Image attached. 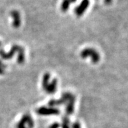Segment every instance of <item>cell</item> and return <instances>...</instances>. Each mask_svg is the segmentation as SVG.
Here are the masks:
<instances>
[{
    "label": "cell",
    "mask_w": 128,
    "mask_h": 128,
    "mask_svg": "<svg viewBox=\"0 0 128 128\" xmlns=\"http://www.w3.org/2000/svg\"><path fill=\"white\" fill-rule=\"evenodd\" d=\"M80 56L83 59H85L86 58L90 56V58H91L94 64L98 63L100 60V54L95 49L91 48H85L80 53Z\"/></svg>",
    "instance_id": "cell-1"
},
{
    "label": "cell",
    "mask_w": 128,
    "mask_h": 128,
    "mask_svg": "<svg viewBox=\"0 0 128 128\" xmlns=\"http://www.w3.org/2000/svg\"><path fill=\"white\" fill-rule=\"evenodd\" d=\"M33 127L34 121L29 114H24L17 124V128H33Z\"/></svg>",
    "instance_id": "cell-2"
},
{
    "label": "cell",
    "mask_w": 128,
    "mask_h": 128,
    "mask_svg": "<svg viewBox=\"0 0 128 128\" xmlns=\"http://www.w3.org/2000/svg\"><path fill=\"white\" fill-rule=\"evenodd\" d=\"M37 112L39 115H58L60 112L59 109L54 107H40L37 110Z\"/></svg>",
    "instance_id": "cell-3"
},
{
    "label": "cell",
    "mask_w": 128,
    "mask_h": 128,
    "mask_svg": "<svg viewBox=\"0 0 128 128\" xmlns=\"http://www.w3.org/2000/svg\"><path fill=\"white\" fill-rule=\"evenodd\" d=\"M90 5L89 0H82L77 7L75 8L74 10V13L77 16L80 17L83 15V14L85 12L86 10L88 8Z\"/></svg>",
    "instance_id": "cell-4"
},
{
    "label": "cell",
    "mask_w": 128,
    "mask_h": 128,
    "mask_svg": "<svg viewBox=\"0 0 128 128\" xmlns=\"http://www.w3.org/2000/svg\"><path fill=\"white\" fill-rule=\"evenodd\" d=\"M20 46L18 45H14L12 46V48L10 49V52H8V53H5L4 50H3L2 49H0V56L3 58L4 60H10L11 59L14 55L16 52L18 51V52L19 49H20Z\"/></svg>",
    "instance_id": "cell-5"
},
{
    "label": "cell",
    "mask_w": 128,
    "mask_h": 128,
    "mask_svg": "<svg viewBox=\"0 0 128 128\" xmlns=\"http://www.w3.org/2000/svg\"><path fill=\"white\" fill-rule=\"evenodd\" d=\"M10 15L12 18V26L15 28H18L20 27L21 24V18H20V14L18 11L16 10H14L10 12Z\"/></svg>",
    "instance_id": "cell-6"
},
{
    "label": "cell",
    "mask_w": 128,
    "mask_h": 128,
    "mask_svg": "<svg viewBox=\"0 0 128 128\" xmlns=\"http://www.w3.org/2000/svg\"><path fill=\"white\" fill-rule=\"evenodd\" d=\"M56 90H57V80L54 79L50 82L47 88H46L44 91L48 94H53L56 92Z\"/></svg>",
    "instance_id": "cell-7"
},
{
    "label": "cell",
    "mask_w": 128,
    "mask_h": 128,
    "mask_svg": "<svg viewBox=\"0 0 128 128\" xmlns=\"http://www.w3.org/2000/svg\"><path fill=\"white\" fill-rule=\"evenodd\" d=\"M24 61H25V54H24V49L20 46L18 50V56L17 62L19 64H22Z\"/></svg>",
    "instance_id": "cell-8"
},
{
    "label": "cell",
    "mask_w": 128,
    "mask_h": 128,
    "mask_svg": "<svg viewBox=\"0 0 128 128\" xmlns=\"http://www.w3.org/2000/svg\"><path fill=\"white\" fill-rule=\"evenodd\" d=\"M50 74L48 72H46L44 74L43 78H42V88L45 90V89L47 88L48 85L50 83Z\"/></svg>",
    "instance_id": "cell-9"
},
{
    "label": "cell",
    "mask_w": 128,
    "mask_h": 128,
    "mask_svg": "<svg viewBox=\"0 0 128 128\" xmlns=\"http://www.w3.org/2000/svg\"><path fill=\"white\" fill-rule=\"evenodd\" d=\"M71 0H63L62 4L61 5V10L64 12H67L69 8L70 4H71Z\"/></svg>",
    "instance_id": "cell-10"
},
{
    "label": "cell",
    "mask_w": 128,
    "mask_h": 128,
    "mask_svg": "<svg viewBox=\"0 0 128 128\" xmlns=\"http://www.w3.org/2000/svg\"><path fill=\"white\" fill-rule=\"evenodd\" d=\"M62 128H70L69 126V120L67 117L63 118L62 122Z\"/></svg>",
    "instance_id": "cell-11"
},
{
    "label": "cell",
    "mask_w": 128,
    "mask_h": 128,
    "mask_svg": "<svg viewBox=\"0 0 128 128\" xmlns=\"http://www.w3.org/2000/svg\"><path fill=\"white\" fill-rule=\"evenodd\" d=\"M6 68V66L3 64L2 61L0 60V74H3L5 72V69Z\"/></svg>",
    "instance_id": "cell-12"
},
{
    "label": "cell",
    "mask_w": 128,
    "mask_h": 128,
    "mask_svg": "<svg viewBox=\"0 0 128 128\" xmlns=\"http://www.w3.org/2000/svg\"><path fill=\"white\" fill-rule=\"evenodd\" d=\"M60 127V124L58 123H54L53 124H52L50 127V128H58Z\"/></svg>",
    "instance_id": "cell-13"
},
{
    "label": "cell",
    "mask_w": 128,
    "mask_h": 128,
    "mask_svg": "<svg viewBox=\"0 0 128 128\" xmlns=\"http://www.w3.org/2000/svg\"><path fill=\"white\" fill-rule=\"evenodd\" d=\"M72 128H80V124L78 122H75L72 124Z\"/></svg>",
    "instance_id": "cell-14"
},
{
    "label": "cell",
    "mask_w": 128,
    "mask_h": 128,
    "mask_svg": "<svg viewBox=\"0 0 128 128\" xmlns=\"http://www.w3.org/2000/svg\"><path fill=\"white\" fill-rule=\"evenodd\" d=\"M112 2V0H104V3L106 4V5H109Z\"/></svg>",
    "instance_id": "cell-15"
},
{
    "label": "cell",
    "mask_w": 128,
    "mask_h": 128,
    "mask_svg": "<svg viewBox=\"0 0 128 128\" xmlns=\"http://www.w3.org/2000/svg\"><path fill=\"white\" fill-rule=\"evenodd\" d=\"M1 45H2V43H1V42H0V46H1Z\"/></svg>",
    "instance_id": "cell-16"
}]
</instances>
